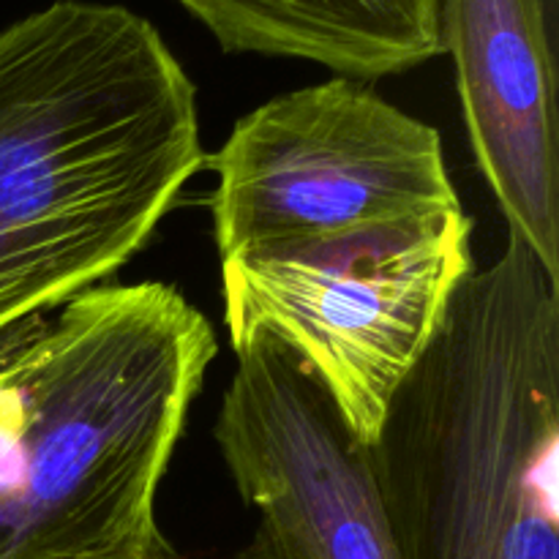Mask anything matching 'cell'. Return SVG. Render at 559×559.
<instances>
[{
    "label": "cell",
    "mask_w": 559,
    "mask_h": 559,
    "mask_svg": "<svg viewBox=\"0 0 559 559\" xmlns=\"http://www.w3.org/2000/svg\"><path fill=\"white\" fill-rule=\"evenodd\" d=\"M205 162L197 87L123 5L55 0L0 31V331L107 284Z\"/></svg>",
    "instance_id": "obj_1"
},
{
    "label": "cell",
    "mask_w": 559,
    "mask_h": 559,
    "mask_svg": "<svg viewBox=\"0 0 559 559\" xmlns=\"http://www.w3.org/2000/svg\"><path fill=\"white\" fill-rule=\"evenodd\" d=\"M218 353L164 282L98 284L0 331V559H129Z\"/></svg>",
    "instance_id": "obj_2"
},
{
    "label": "cell",
    "mask_w": 559,
    "mask_h": 559,
    "mask_svg": "<svg viewBox=\"0 0 559 559\" xmlns=\"http://www.w3.org/2000/svg\"><path fill=\"white\" fill-rule=\"evenodd\" d=\"M399 559H559V278L508 235L369 445Z\"/></svg>",
    "instance_id": "obj_3"
},
{
    "label": "cell",
    "mask_w": 559,
    "mask_h": 559,
    "mask_svg": "<svg viewBox=\"0 0 559 559\" xmlns=\"http://www.w3.org/2000/svg\"><path fill=\"white\" fill-rule=\"evenodd\" d=\"M473 229L456 207L222 257L233 353L260 333L282 342L371 445L475 271Z\"/></svg>",
    "instance_id": "obj_4"
},
{
    "label": "cell",
    "mask_w": 559,
    "mask_h": 559,
    "mask_svg": "<svg viewBox=\"0 0 559 559\" xmlns=\"http://www.w3.org/2000/svg\"><path fill=\"white\" fill-rule=\"evenodd\" d=\"M205 164L222 257L462 207L440 131L344 76L267 98Z\"/></svg>",
    "instance_id": "obj_5"
},
{
    "label": "cell",
    "mask_w": 559,
    "mask_h": 559,
    "mask_svg": "<svg viewBox=\"0 0 559 559\" xmlns=\"http://www.w3.org/2000/svg\"><path fill=\"white\" fill-rule=\"evenodd\" d=\"M213 437L257 527L235 559H399L369 445L273 336L235 349Z\"/></svg>",
    "instance_id": "obj_6"
},
{
    "label": "cell",
    "mask_w": 559,
    "mask_h": 559,
    "mask_svg": "<svg viewBox=\"0 0 559 559\" xmlns=\"http://www.w3.org/2000/svg\"><path fill=\"white\" fill-rule=\"evenodd\" d=\"M435 20L508 235L559 278V0H435Z\"/></svg>",
    "instance_id": "obj_7"
},
{
    "label": "cell",
    "mask_w": 559,
    "mask_h": 559,
    "mask_svg": "<svg viewBox=\"0 0 559 559\" xmlns=\"http://www.w3.org/2000/svg\"><path fill=\"white\" fill-rule=\"evenodd\" d=\"M224 52L309 60L344 80L404 74L440 52L435 0H175Z\"/></svg>",
    "instance_id": "obj_8"
},
{
    "label": "cell",
    "mask_w": 559,
    "mask_h": 559,
    "mask_svg": "<svg viewBox=\"0 0 559 559\" xmlns=\"http://www.w3.org/2000/svg\"><path fill=\"white\" fill-rule=\"evenodd\" d=\"M129 559H186V557L180 555V551L175 549V546L169 544L167 538H162L156 546H153V549H147L145 555H136V557H129Z\"/></svg>",
    "instance_id": "obj_9"
}]
</instances>
